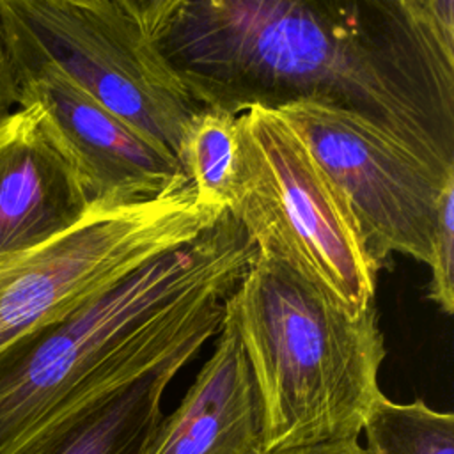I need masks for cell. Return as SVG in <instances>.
Listing matches in <instances>:
<instances>
[{
	"label": "cell",
	"mask_w": 454,
	"mask_h": 454,
	"mask_svg": "<svg viewBox=\"0 0 454 454\" xmlns=\"http://www.w3.org/2000/svg\"><path fill=\"white\" fill-rule=\"evenodd\" d=\"M160 48L202 106L325 103L454 167V0H163Z\"/></svg>",
	"instance_id": "6da1fadb"
},
{
	"label": "cell",
	"mask_w": 454,
	"mask_h": 454,
	"mask_svg": "<svg viewBox=\"0 0 454 454\" xmlns=\"http://www.w3.org/2000/svg\"><path fill=\"white\" fill-rule=\"evenodd\" d=\"M255 247L225 211L64 319L0 348V454L16 452L85 394L142 374L220 332Z\"/></svg>",
	"instance_id": "7a4b0ae2"
},
{
	"label": "cell",
	"mask_w": 454,
	"mask_h": 454,
	"mask_svg": "<svg viewBox=\"0 0 454 454\" xmlns=\"http://www.w3.org/2000/svg\"><path fill=\"white\" fill-rule=\"evenodd\" d=\"M227 301L257 387L266 452L358 440L383 394L376 307L355 312L257 252Z\"/></svg>",
	"instance_id": "3957f363"
},
{
	"label": "cell",
	"mask_w": 454,
	"mask_h": 454,
	"mask_svg": "<svg viewBox=\"0 0 454 454\" xmlns=\"http://www.w3.org/2000/svg\"><path fill=\"white\" fill-rule=\"evenodd\" d=\"M163 0H0L14 73L48 64L177 158L202 105L160 48Z\"/></svg>",
	"instance_id": "277c9868"
},
{
	"label": "cell",
	"mask_w": 454,
	"mask_h": 454,
	"mask_svg": "<svg viewBox=\"0 0 454 454\" xmlns=\"http://www.w3.org/2000/svg\"><path fill=\"white\" fill-rule=\"evenodd\" d=\"M229 213L257 255L286 264L355 312L374 305L380 270L344 193L275 110L252 106L238 115Z\"/></svg>",
	"instance_id": "5b68a950"
},
{
	"label": "cell",
	"mask_w": 454,
	"mask_h": 454,
	"mask_svg": "<svg viewBox=\"0 0 454 454\" xmlns=\"http://www.w3.org/2000/svg\"><path fill=\"white\" fill-rule=\"evenodd\" d=\"M229 209L192 184L158 199L89 213L66 232L0 259V348L57 323L153 259L188 245Z\"/></svg>",
	"instance_id": "8992f818"
},
{
	"label": "cell",
	"mask_w": 454,
	"mask_h": 454,
	"mask_svg": "<svg viewBox=\"0 0 454 454\" xmlns=\"http://www.w3.org/2000/svg\"><path fill=\"white\" fill-rule=\"evenodd\" d=\"M344 193L378 270L392 254L429 262L440 195L454 167L443 168L358 114L316 101L277 108Z\"/></svg>",
	"instance_id": "52a82bcc"
},
{
	"label": "cell",
	"mask_w": 454,
	"mask_h": 454,
	"mask_svg": "<svg viewBox=\"0 0 454 454\" xmlns=\"http://www.w3.org/2000/svg\"><path fill=\"white\" fill-rule=\"evenodd\" d=\"M20 106H35L69 156L90 207L147 202L190 184L176 154L114 115L57 67L16 73Z\"/></svg>",
	"instance_id": "ba28073f"
},
{
	"label": "cell",
	"mask_w": 454,
	"mask_h": 454,
	"mask_svg": "<svg viewBox=\"0 0 454 454\" xmlns=\"http://www.w3.org/2000/svg\"><path fill=\"white\" fill-rule=\"evenodd\" d=\"M90 206L41 112L23 105L0 119V259L76 225Z\"/></svg>",
	"instance_id": "9c48e42d"
},
{
	"label": "cell",
	"mask_w": 454,
	"mask_h": 454,
	"mask_svg": "<svg viewBox=\"0 0 454 454\" xmlns=\"http://www.w3.org/2000/svg\"><path fill=\"white\" fill-rule=\"evenodd\" d=\"M216 335L211 356L142 454H266L261 401L227 298Z\"/></svg>",
	"instance_id": "30bf717a"
},
{
	"label": "cell",
	"mask_w": 454,
	"mask_h": 454,
	"mask_svg": "<svg viewBox=\"0 0 454 454\" xmlns=\"http://www.w3.org/2000/svg\"><path fill=\"white\" fill-rule=\"evenodd\" d=\"M200 349L183 348L138 376L85 394L12 454H142L163 415L165 388Z\"/></svg>",
	"instance_id": "8fae6325"
},
{
	"label": "cell",
	"mask_w": 454,
	"mask_h": 454,
	"mask_svg": "<svg viewBox=\"0 0 454 454\" xmlns=\"http://www.w3.org/2000/svg\"><path fill=\"white\" fill-rule=\"evenodd\" d=\"M177 161L200 204L229 209L238 176V117L202 106L184 128Z\"/></svg>",
	"instance_id": "7c38bea8"
},
{
	"label": "cell",
	"mask_w": 454,
	"mask_h": 454,
	"mask_svg": "<svg viewBox=\"0 0 454 454\" xmlns=\"http://www.w3.org/2000/svg\"><path fill=\"white\" fill-rule=\"evenodd\" d=\"M362 433L365 454H454V415L433 410L422 399L394 403L381 394Z\"/></svg>",
	"instance_id": "4fadbf2b"
},
{
	"label": "cell",
	"mask_w": 454,
	"mask_h": 454,
	"mask_svg": "<svg viewBox=\"0 0 454 454\" xmlns=\"http://www.w3.org/2000/svg\"><path fill=\"white\" fill-rule=\"evenodd\" d=\"M431 280L427 298L445 314L454 310V177L447 179L438 206V220L431 247Z\"/></svg>",
	"instance_id": "5bb4252c"
},
{
	"label": "cell",
	"mask_w": 454,
	"mask_h": 454,
	"mask_svg": "<svg viewBox=\"0 0 454 454\" xmlns=\"http://www.w3.org/2000/svg\"><path fill=\"white\" fill-rule=\"evenodd\" d=\"M21 87L18 83L14 67L11 64L9 53L5 50L2 34H0V119L12 112V108L20 106Z\"/></svg>",
	"instance_id": "9a60e30c"
},
{
	"label": "cell",
	"mask_w": 454,
	"mask_h": 454,
	"mask_svg": "<svg viewBox=\"0 0 454 454\" xmlns=\"http://www.w3.org/2000/svg\"><path fill=\"white\" fill-rule=\"evenodd\" d=\"M266 454H365L364 447L358 440H342V442H328V443H316L305 447H291L271 450Z\"/></svg>",
	"instance_id": "2e32d148"
}]
</instances>
